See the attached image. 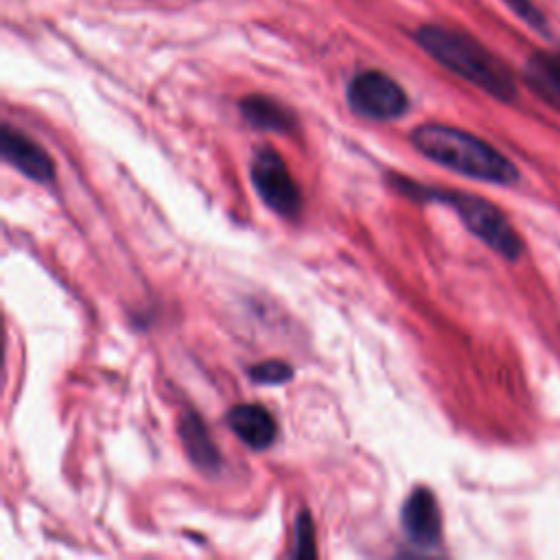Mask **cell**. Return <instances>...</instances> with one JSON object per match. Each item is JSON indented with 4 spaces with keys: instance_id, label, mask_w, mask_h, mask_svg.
<instances>
[{
    "instance_id": "cell-1",
    "label": "cell",
    "mask_w": 560,
    "mask_h": 560,
    "mask_svg": "<svg viewBox=\"0 0 560 560\" xmlns=\"http://www.w3.org/2000/svg\"><path fill=\"white\" fill-rule=\"evenodd\" d=\"M411 144L431 162L479 182L514 184L518 179V168L501 151L457 127L420 125L411 131Z\"/></svg>"
},
{
    "instance_id": "cell-2",
    "label": "cell",
    "mask_w": 560,
    "mask_h": 560,
    "mask_svg": "<svg viewBox=\"0 0 560 560\" xmlns=\"http://www.w3.org/2000/svg\"><path fill=\"white\" fill-rule=\"evenodd\" d=\"M416 42L446 70L477 85L499 101H512L516 85L508 66L475 37L446 26L427 24L416 31Z\"/></svg>"
},
{
    "instance_id": "cell-3",
    "label": "cell",
    "mask_w": 560,
    "mask_h": 560,
    "mask_svg": "<svg viewBox=\"0 0 560 560\" xmlns=\"http://www.w3.org/2000/svg\"><path fill=\"white\" fill-rule=\"evenodd\" d=\"M398 188L409 197L435 199L451 206L462 219V223L499 256L508 260H516L521 256L523 252L521 236L516 234L508 217L488 199L459 192V190H433V188L411 184L407 179H398Z\"/></svg>"
},
{
    "instance_id": "cell-4",
    "label": "cell",
    "mask_w": 560,
    "mask_h": 560,
    "mask_svg": "<svg viewBox=\"0 0 560 560\" xmlns=\"http://www.w3.org/2000/svg\"><path fill=\"white\" fill-rule=\"evenodd\" d=\"M346 96L350 109L370 120L400 118L409 105L405 90L378 70L357 72L348 83Z\"/></svg>"
},
{
    "instance_id": "cell-5",
    "label": "cell",
    "mask_w": 560,
    "mask_h": 560,
    "mask_svg": "<svg viewBox=\"0 0 560 560\" xmlns=\"http://www.w3.org/2000/svg\"><path fill=\"white\" fill-rule=\"evenodd\" d=\"M249 177L258 197L276 214L291 219L300 212V188L293 182L282 155L276 153L271 147H262L254 153V160L249 164Z\"/></svg>"
},
{
    "instance_id": "cell-6",
    "label": "cell",
    "mask_w": 560,
    "mask_h": 560,
    "mask_svg": "<svg viewBox=\"0 0 560 560\" xmlns=\"http://www.w3.org/2000/svg\"><path fill=\"white\" fill-rule=\"evenodd\" d=\"M400 523L405 536L418 549H435L442 536L440 508L433 492L424 486L411 490L400 510Z\"/></svg>"
},
{
    "instance_id": "cell-7",
    "label": "cell",
    "mask_w": 560,
    "mask_h": 560,
    "mask_svg": "<svg viewBox=\"0 0 560 560\" xmlns=\"http://www.w3.org/2000/svg\"><path fill=\"white\" fill-rule=\"evenodd\" d=\"M0 153L4 162L15 166L28 179L50 182L55 177V164L50 155L35 140H31L26 133L11 127L9 122L2 125Z\"/></svg>"
},
{
    "instance_id": "cell-8",
    "label": "cell",
    "mask_w": 560,
    "mask_h": 560,
    "mask_svg": "<svg viewBox=\"0 0 560 560\" xmlns=\"http://www.w3.org/2000/svg\"><path fill=\"white\" fill-rule=\"evenodd\" d=\"M225 422L232 429V433L254 451H262L271 446L278 435L273 416L262 405H256V402L234 405L225 413Z\"/></svg>"
},
{
    "instance_id": "cell-9",
    "label": "cell",
    "mask_w": 560,
    "mask_h": 560,
    "mask_svg": "<svg viewBox=\"0 0 560 560\" xmlns=\"http://www.w3.org/2000/svg\"><path fill=\"white\" fill-rule=\"evenodd\" d=\"M177 433L182 440V446L188 455V459L201 470V472H217L221 466L219 451L203 424V420L195 411H186L179 418Z\"/></svg>"
},
{
    "instance_id": "cell-10",
    "label": "cell",
    "mask_w": 560,
    "mask_h": 560,
    "mask_svg": "<svg viewBox=\"0 0 560 560\" xmlns=\"http://www.w3.org/2000/svg\"><path fill=\"white\" fill-rule=\"evenodd\" d=\"M241 116L252 125L254 129L262 131H276V133H289L295 127L293 114L278 101L260 94L245 96L238 103Z\"/></svg>"
},
{
    "instance_id": "cell-11",
    "label": "cell",
    "mask_w": 560,
    "mask_h": 560,
    "mask_svg": "<svg viewBox=\"0 0 560 560\" xmlns=\"http://www.w3.org/2000/svg\"><path fill=\"white\" fill-rule=\"evenodd\" d=\"M525 79L538 94L560 105V52L532 55L525 66Z\"/></svg>"
},
{
    "instance_id": "cell-12",
    "label": "cell",
    "mask_w": 560,
    "mask_h": 560,
    "mask_svg": "<svg viewBox=\"0 0 560 560\" xmlns=\"http://www.w3.org/2000/svg\"><path fill=\"white\" fill-rule=\"evenodd\" d=\"M249 378L260 385H282L293 378V370L289 363L280 359H269L249 368Z\"/></svg>"
},
{
    "instance_id": "cell-13",
    "label": "cell",
    "mask_w": 560,
    "mask_h": 560,
    "mask_svg": "<svg viewBox=\"0 0 560 560\" xmlns=\"http://www.w3.org/2000/svg\"><path fill=\"white\" fill-rule=\"evenodd\" d=\"M317 553L315 547V529H313V521L308 516V512H300L298 521H295V545L291 556L293 558H313Z\"/></svg>"
},
{
    "instance_id": "cell-14",
    "label": "cell",
    "mask_w": 560,
    "mask_h": 560,
    "mask_svg": "<svg viewBox=\"0 0 560 560\" xmlns=\"http://www.w3.org/2000/svg\"><path fill=\"white\" fill-rule=\"evenodd\" d=\"M505 4L527 24H532L534 28H545V18L540 15V11L534 7L532 0H505Z\"/></svg>"
}]
</instances>
